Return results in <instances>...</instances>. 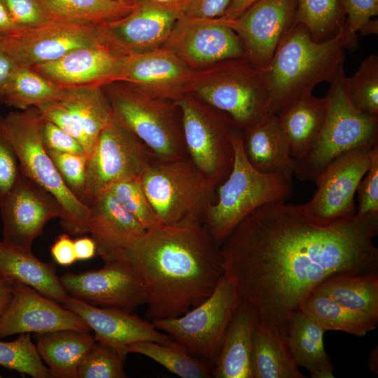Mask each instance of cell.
Here are the masks:
<instances>
[{
    "instance_id": "cell-51",
    "label": "cell",
    "mask_w": 378,
    "mask_h": 378,
    "mask_svg": "<svg viewBox=\"0 0 378 378\" xmlns=\"http://www.w3.org/2000/svg\"><path fill=\"white\" fill-rule=\"evenodd\" d=\"M18 66L20 64L5 38L0 37V104H3L8 81Z\"/></svg>"
},
{
    "instance_id": "cell-14",
    "label": "cell",
    "mask_w": 378,
    "mask_h": 378,
    "mask_svg": "<svg viewBox=\"0 0 378 378\" xmlns=\"http://www.w3.org/2000/svg\"><path fill=\"white\" fill-rule=\"evenodd\" d=\"M162 46L193 69H205L230 59L246 57L238 35L215 18L181 15Z\"/></svg>"
},
{
    "instance_id": "cell-49",
    "label": "cell",
    "mask_w": 378,
    "mask_h": 378,
    "mask_svg": "<svg viewBox=\"0 0 378 378\" xmlns=\"http://www.w3.org/2000/svg\"><path fill=\"white\" fill-rule=\"evenodd\" d=\"M42 141L46 149L87 155L84 147L78 140L45 119L42 129Z\"/></svg>"
},
{
    "instance_id": "cell-29",
    "label": "cell",
    "mask_w": 378,
    "mask_h": 378,
    "mask_svg": "<svg viewBox=\"0 0 378 378\" xmlns=\"http://www.w3.org/2000/svg\"><path fill=\"white\" fill-rule=\"evenodd\" d=\"M326 330L302 311L288 318L286 342L298 367L308 370L312 378H333L334 368L323 345Z\"/></svg>"
},
{
    "instance_id": "cell-32",
    "label": "cell",
    "mask_w": 378,
    "mask_h": 378,
    "mask_svg": "<svg viewBox=\"0 0 378 378\" xmlns=\"http://www.w3.org/2000/svg\"><path fill=\"white\" fill-rule=\"evenodd\" d=\"M312 290L352 312L378 320V274L334 276Z\"/></svg>"
},
{
    "instance_id": "cell-44",
    "label": "cell",
    "mask_w": 378,
    "mask_h": 378,
    "mask_svg": "<svg viewBox=\"0 0 378 378\" xmlns=\"http://www.w3.org/2000/svg\"><path fill=\"white\" fill-rule=\"evenodd\" d=\"M20 28L38 27L55 20L43 0H1Z\"/></svg>"
},
{
    "instance_id": "cell-5",
    "label": "cell",
    "mask_w": 378,
    "mask_h": 378,
    "mask_svg": "<svg viewBox=\"0 0 378 378\" xmlns=\"http://www.w3.org/2000/svg\"><path fill=\"white\" fill-rule=\"evenodd\" d=\"M20 172L53 195L59 202L61 227L69 235L88 233L90 206L69 190L47 153L42 141L44 118L37 107L11 111L4 116Z\"/></svg>"
},
{
    "instance_id": "cell-21",
    "label": "cell",
    "mask_w": 378,
    "mask_h": 378,
    "mask_svg": "<svg viewBox=\"0 0 378 378\" xmlns=\"http://www.w3.org/2000/svg\"><path fill=\"white\" fill-rule=\"evenodd\" d=\"M137 3L128 15L100 24L105 46L125 55L163 46L181 16V10L148 1Z\"/></svg>"
},
{
    "instance_id": "cell-19",
    "label": "cell",
    "mask_w": 378,
    "mask_h": 378,
    "mask_svg": "<svg viewBox=\"0 0 378 378\" xmlns=\"http://www.w3.org/2000/svg\"><path fill=\"white\" fill-rule=\"evenodd\" d=\"M100 24L53 20L4 38L20 66H32L82 47L104 45Z\"/></svg>"
},
{
    "instance_id": "cell-20",
    "label": "cell",
    "mask_w": 378,
    "mask_h": 378,
    "mask_svg": "<svg viewBox=\"0 0 378 378\" xmlns=\"http://www.w3.org/2000/svg\"><path fill=\"white\" fill-rule=\"evenodd\" d=\"M13 286L11 301L0 318V339L22 333L91 331L80 317L57 302L24 284L14 282Z\"/></svg>"
},
{
    "instance_id": "cell-25",
    "label": "cell",
    "mask_w": 378,
    "mask_h": 378,
    "mask_svg": "<svg viewBox=\"0 0 378 378\" xmlns=\"http://www.w3.org/2000/svg\"><path fill=\"white\" fill-rule=\"evenodd\" d=\"M258 320L253 307L242 300L233 313L225 330L214 363L213 377L252 378V337Z\"/></svg>"
},
{
    "instance_id": "cell-23",
    "label": "cell",
    "mask_w": 378,
    "mask_h": 378,
    "mask_svg": "<svg viewBox=\"0 0 378 378\" xmlns=\"http://www.w3.org/2000/svg\"><path fill=\"white\" fill-rule=\"evenodd\" d=\"M125 55L104 45L85 46L31 67L62 89L102 87L118 80Z\"/></svg>"
},
{
    "instance_id": "cell-18",
    "label": "cell",
    "mask_w": 378,
    "mask_h": 378,
    "mask_svg": "<svg viewBox=\"0 0 378 378\" xmlns=\"http://www.w3.org/2000/svg\"><path fill=\"white\" fill-rule=\"evenodd\" d=\"M374 146H360L340 155L317 175L314 179L317 190L303 204L307 211L323 220L356 214L354 195L370 165Z\"/></svg>"
},
{
    "instance_id": "cell-6",
    "label": "cell",
    "mask_w": 378,
    "mask_h": 378,
    "mask_svg": "<svg viewBox=\"0 0 378 378\" xmlns=\"http://www.w3.org/2000/svg\"><path fill=\"white\" fill-rule=\"evenodd\" d=\"M346 78L342 66L329 83L326 118L315 144L306 156L293 159V176L301 181L314 180L333 160L350 150L378 143V117L354 106Z\"/></svg>"
},
{
    "instance_id": "cell-4",
    "label": "cell",
    "mask_w": 378,
    "mask_h": 378,
    "mask_svg": "<svg viewBox=\"0 0 378 378\" xmlns=\"http://www.w3.org/2000/svg\"><path fill=\"white\" fill-rule=\"evenodd\" d=\"M234 158L227 178L216 189V200L205 214V223L219 246L233 229L257 208L286 201L293 190V176L255 169L243 150L241 130L232 136Z\"/></svg>"
},
{
    "instance_id": "cell-46",
    "label": "cell",
    "mask_w": 378,
    "mask_h": 378,
    "mask_svg": "<svg viewBox=\"0 0 378 378\" xmlns=\"http://www.w3.org/2000/svg\"><path fill=\"white\" fill-rule=\"evenodd\" d=\"M19 174L17 153L8 134L4 116L0 115V200L13 186Z\"/></svg>"
},
{
    "instance_id": "cell-10",
    "label": "cell",
    "mask_w": 378,
    "mask_h": 378,
    "mask_svg": "<svg viewBox=\"0 0 378 378\" xmlns=\"http://www.w3.org/2000/svg\"><path fill=\"white\" fill-rule=\"evenodd\" d=\"M174 102L181 114L188 158L216 190L233 166L232 136L237 127L227 114L192 94Z\"/></svg>"
},
{
    "instance_id": "cell-24",
    "label": "cell",
    "mask_w": 378,
    "mask_h": 378,
    "mask_svg": "<svg viewBox=\"0 0 378 378\" xmlns=\"http://www.w3.org/2000/svg\"><path fill=\"white\" fill-rule=\"evenodd\" d=\"M88 233L100 257L123 246L146 230L118 201L108 189L97 195L90 204Z\"/></svg>"
},
{
    "instance_id": "cell-45",
    "label": "cell",
    "mask_w": 378,
    "mask_h": 378,
    "mask_svg": "<svg viewBox=\"0 0 378 378\" xmlns=\"http://www.w3.org/2000/svg\"><path fill=\"white\" fill-rule=\"evenodd\" d=\"M37 108L45 120L52 122L78 140L84 147L88 158L92 146L79 122L59 100L45 103Z\"/></svg>"
},
{
    "instance_id": "cell-30",
    "label": "cell",
    "mask_w": 378,
    "mask_h": 378,
    "mask_svg": "<svg viewBox=\"0 0 378 378\" xmlns=\"http://www.w3.org/2000/svg\"><path fill=\"white\" fill-rule=\"evenodd\" d=\"M95 342L89 332L64 330L40 334L36 349L54 378H78V365Z\"/></svg>"
},
{
    "instance_id": "cell-17",
    "label": "cell",
    "mask_w": 378,
    "mask_h": 378,
    "mask_svg": "<svg viewBox=\"0 0 378 378\" xmlns=\"http://www.w3.org/2000/svg\"><path fill=\"white\" fill-rule=\"evenodd\" d=\"M296 6V0H258L234 19H215L238 35L248 59L264 71L293 22Z\"/></svg>"
},
{
    "instance_id": "cell-35",
    "label": "cell",
    "mask_w": 378,
    "mask_h": 378,
    "mask_svg": "<svg viewBox=\"0 0 378 378\" xmlns=\"http://www.w3.org/2000/svg\"><path fill=\"white\" fill-rule=\"evenodd\" d=\"M64 89L31 66H18L7 85L3 104L18 110L60 100Z\"/></svg>"
},
{
    "instance_id": "cell-47",
    "label": "cell",
    "mask_w": 378,
    "mask_h": 378,
    "mask_svg": "<svg viewBox=\"0 0 378 378\" xmlns=\"http://www.w3.org/2000/svg\"><path fill=\"white\" fill-rule=\"evenodd\" d=\"M370 157V165L356 190L358 195L357 214L360 215L378 212V143L372 148Z\"/></svg>"
},
{
    "instance_id": "cell-53",
    "label": "cell",
    "mask_w": 378,
    "mask_h": 378,
    "mask_svg": "<svg viewBox=\"0 0 378 378\" xmlns=\"http://www.w3.org/2000/svg\"><path fill=\"white\" fill-rule=\"evenodd\" d=\"M75 253L77 260H86L94 257L97 247L92 237H80L74 240Z\"/></svg>"
},
{
    "instance_id": "cell-37",
    "label": "cell",
    "mask_w": 378,
    "mask_h": 378,
    "mask_svg": "<svg viewBox=\"0 0 378 378\" xmlns=\"http://www.w3.org/2000/svg\"><path fill=\"white\" fill-rule=\"evenodd\" d=\"M126 351L127 354L136 353L146 356L182 378L213 377L211 363L204 359L194 357L174 340L169 344L155 342H135L130 344Z\"/></svg>"
},
{
    "instance_id": "cell-33",
    "label": "cell",
    "mask_w": 378,
    "mask_h": 378,
    "mask_svg": "<svg viewBox=\"0 0 378 378\" xmlns=\"http://www.w3.org/2000/svg\"><path fill=\"white\" fill-rule=\"evenodd\" d=\"M298 309L326 330H339L358 337L374 330L378 323V320L352 312L313 290L301 301Z\"/></svg>"
},
{
    "instance_id": "cell-56",
    "label": "cell",
    "mask_w": 378,
    "mask_h": 378,
    "mask_svg": "<svg viewBox=\"0 0 378 378\" xmlns=\"http://www.w3.org/2000/svg\"><path fill=\"white\" fill-rule=\"evenodd\" d=\"M13 283L0 277V318L7 310L13 296Z\"/></svg>"
},
{
    "instance_id": "cell-55",
    "label": "cell",
    "mask_w": 378,
    "mask_h": 378,
    "mask_svg": "<svg viewBox=\"0 0 378 378\" xmlns=\"http://www.w3.org/2000/svg\"><path fill=\"white\" fill-rule=\"evenodd\" d=\"M258 0H230L224 14L220 17L225 20L234 19Z\"/></svg>"
},
{
    "instance_id": "cell-26",
    "label": "cell",
    "mask_w": 378,
    "mask_h": 378,
    "mask_svg": "<svg viewBox=\"0 0 378 378\" xmlns=\"http://www.w3.org/2000/svg\"><path fill=\"white\" fill-rule=\"evenodd\" d=\"M241 133L245 155L255 169L266 174L293 176L294 160L276 114H270L261 122L241 130Z\"/></svg>"
},
{
    "instance_id": "cell-7",
    "label": "cell",
    "mask_w": 378,
    "mask_h": 378,
    "mask_svg": "<svg viewBox=\"0 0 378 378\" xmlns=\"http://www.w3.org/2000/svg\"><path fill=\"white\" fill-rule=\"evenodd\" d=\"M113 118L162 160L188 157L181 114L174 102L154 97L137 86L115 81L102 86Z\"/></svg>"
},
{
    "instance_id": "cell-31",
    "label": "cell",
    "mask_w": 378,
    "mask_h": 378,
    "mask_svg": "<svg viewBox=\"0 0 378 378\" xmlns=\"http://www.w3.org/2000/svg\"><path fill=\"white\" fill-rule=\"evenodd\" d=\"M252 378H304L288 348L286 340L258 320L253 332Z\"/></svg>"
},
{
    "instance_id": "cell-48",
    "label": "cell",
    "mask_w": 378,
    "mask_h": 378,
    "mask_svg": "<svg viewBox=\"0 0 378 378\" xmlns=\"http://www.w3.org/2000/svg\"><path fill=\"white\" fill-rule=\"evenodd\" d=\"M346 15L344 24L354 38L370 20L378 15V0H339Z\"/></svg>"
},
{
    "instance_id": "cell-3",
    "label": "cell",
    "mask_w": 378,
    "mask_h": 378,
    "mask_svg": "<svg viewBox=\"0 0 378 378\" xmlns=\"http://www.w3.org/2000/svg\"><path fill=\"white\" fill-rule=\"evenodd\" d=\"M356 45L344 24L335 36L318 42L304 25L293 22L264 70L271 113L312 94L318 84L330 83L344 66L345 49Z\"/></svg>"
},
{
    "instance_id": "cell-58",
    "label": "cell",
    "mask_w": 378,
    "mask_h": 378,
    "mask_svg": "<svg viewBox=\"0 0 378 378\" xmlns=\"http://www.w3.org/2000/svg\"><path fill=\"white\" fill-rule=\"evenodd\" d=\"M135 1H148L160 5L175 6L179 8L182 13L186 0H135Z\"/></svg>"
},
{
    "instance_id": "cell-59",
    "label": "cell",
    "mask_w": 378,
    "mask_h": 378,
    "mask_svg": "<svg viewBox=\"0 0 378 378\" xmlns=\"http://www.w3.org/2000/svg\"><path fill=\"white\" fill-rule=\"evenodd\" d=\"M378 31L377 20H370L360 31V34L363 36L368 34H377Z\"/></svg>"
},
{
    "instance_id": "cell-60",
    "label": "cell",
    "mask_w": 378,
    "mask_h": 378,
    "mask_svg": "<svg viewBox=\"0 0 378 378\" xmlns=\"http://www.w3.org/2000/svg\"><path fill=\"white\" fill-rule=\"evenodd\" d=\"M120 1H135V0H120Z\"/></svg>"
},
{
    "instance_id": "cell-28",
    "label": "cell",
    "mask_w": 378,
    "mask_h": 378,
    "mask_svg": "<svg viewBox=\"0 0 378 378\" xmlns=\"http://www.w3.org/2000/svg\"><path fill=\"white\" fill-rule=\"evenodd\" d=\"M327 98L310 94L293 102L276 113L290 156L301 159L315 144L323 125Z\"/></svg>"
},
{
    "instance_id": "cell-27",
    "label": "cell",
    "mask_w": 378,
    "mask_h": 378,
    "mask_svg": "<svg viewBox=\"0 0 378 378\" xmlns=\"http://www.w3.org/2000/svg\"><path fill=\"white\" fill-rule=\"evenodd\" d=\"M0 277L27 285L43 295L64 304L69 295L64 289L53 262H43L31 249L0 241Z\"/></svg>"
},
{
    "instance_id": "cell-1",
    "label": "cell",
    "mask_w": 378,
    "mask_h": 378,
    "mask_svg": "<svg viewBox=\"0 0 378 378\" xmlns=\"http://www.w3.org/2000/svg\"><path fill=\"white\" fill-rule=\"evenodd\" d=\"M378 212L331 220L304 205L264 204L221 243L224 274L259 321L286 340L290 314L318 284L337 275L378 274Z\"/></svg>"
},
{
    "instance_id": "cell-2",
    "label": "cell",
    "mask_w": 378,
    "mask_h": 378,
    "mask_svg": "<svg viewBox=\"0 0 378 378\" xmlns=\"http://www.w3.org/2000/svg\"><path fill=\"white\" fill-rule=\"evenodd\" d=\"M101 258L136 272L151 321L177 317L200 304L224 273L220 248L205 223L159 225Z\"/></svg>"
},
{
    "instance_id": "cell-43",
    "label": "cell",
    "mask_w": 378,
    "mask_h": 378,
    "mask_svg": "<svg viewBox=\"0 0 378 378\" xmlns=\"http://www.w3.org/2000/svg\"><path fill=\"white\" fill-rule=\"evenodd\" d=\"M46 150L69 190L80 202L90 206L87 192V155Z\"/></svg>"
},
{
    "instance_id": "cell-22",
    "label": "cell",
    "mask_w": 378,
    "mask_h": 378,
    "mask_svg": "<svg viewBox=\"0 0 378 378\" xmlns=\"http://www.w3.org/2000/svg\"><path fill=\"white\" fill-rule=\"evenodd\" d=\"M64 307L80 317L94 332L96 342L127 354V347L139 342L169 344L173 340L152 322L132 312L113 307H99L68 296Z\"/></svg>"
},
{
    "instance_id": "cell-16",
    "label": "cell",
    "mask_w": 378,
    "mask_h": 378,
    "mask_svg": "<svg viewBox=\"0 0 378 378\" xmlns=\"http://www.w3.org/2000/svg\"><path fill=\"white\" fill-rule=\"evenodd\" d=\"M104 262L105 264L100 269L80 273L66 272L59 276L65 291L70 296L94 306L130 312L146 304V288L136 272L118 260Z\"/></svg>"
},
{
    "instance_id": "cell-9",
    "label": "cell",
    "mask_w": 378,
    "mask_h": 378,
    "mask_svg": "<svg viewBox=\"0 0 378 378\" xmlns=\"http://www.w3.org/2000/svg\"><path fill=\"white\" fill-rule=\"evenodd\" d=\"M141 180L156 217L162 225L205 223L216 190L186 157L173 160L155 159Z\"/></svg>"
},
{
    "instance_id": "cell-11",
    "label": "cell",
    "mask_w": 378,
    "mask_h": 378,
    "mask_svg": "<svg viewBox=\"0 0 378 378\" xmlns=\"http://www.w3.org/2000/svg\"><path fill=\"white\" fill-rule=\"evenodd\" d=\"M241 301L233 281L223 273L213 293L200 304L179 316L151 322L190 354L214 366L229 322Z\"/></svg>"
},
{
    "instance_id": "cell-8",
    "label": "cell",
    "mask_w": 378,
    "mask_h": 378,
    "mask_svg": "<svg viewBox=\"0 0 378 378\" xmlns=\"http://www.w3.org/2000/svg\"><path fill=\"white\" fill-rule=\"evenodd\" d=\"M190 94L227 114L240 130L272 114L264 71L247 57L227 59L203 69Z\"/></svg>"
},
{
    "instance_id": "cell-52",
    "label": "cell",
    "mask_w": 378,
    "mask_h": 378,
    "mask_svg": "<svg viewBox=\"0 0 378 378\" xmlns=\"http://www.w3.org/2000/svg\"><path fill=\"white\" fill-rule=\"evenodd\" d=\"M54 260L62 266H69L76 261L74 240L66 232L59 234L50 248Z\"/></svg>"
},
{
    "instance_id": "cell-39",
    "label": "cell",
    "mask_w": 378,
    "mask_h": 378,
    "mask_svg": "<svg viewBox=\"0 0 378 378\" xmlns=\"http://www.w3.org/2000/svg\"><path fill=\"white\" fill-rule=\"evenodd\" d=\"M346 90L354 106L361 112L378 117V55L363 59L358 69L346 78Z\"/></svg>"
},
{
    "instance_id": "cell-36",
    "label": "cell",
    "mask_w": 378,
    "mask_h": 378,
    "mask_svg": "<svg viewBox=\"0 0 378 378\" xmlns=\"http://www.w3.org/2000/svg\"><path fill=\"white\" fill-rule=\"evenodd\" d=\"M55 20L99 24L121 18L138 6L120 0H43Z\"/></svg>"
},
{
    "instance_id": "cell-15",
    "label": "cell",
    "mask_w": 378,
    "mask_h": 378,
    "mask_svg": "<svg viewBox=\"0 0 378 378\" xmlns=\"http://www.w3.org/2000/svg\"><path fill=\"white\" fill-rule=\"evenodd\" d=\"M202 71L190 68L161 46L125 55L117 81L132 83L154 97L175 102L191 93Z\"/></svg>"
},
{
    "instance_id": "cell-61",
    "label": "cell",
    "mask_w": 378,
    "mask_h": 378,
    "mask_svg": "<svg viewBox=\"0 0 378 378\" xmlns=\"http://www.w3.org/2000/svg\"><path fill=\"white\" fill-rule=\"evenodd\" d=\"M1 377H1V376H0V378H1Z\"/></svg>"
},
{
    "instance_id": "cell-41",
    "label": "cell",
    "mask_w": 378,
    "mask_h": 378,
    "mask_svg": "<svg viewBox=\"0 0 378 378\" xmlns=\"http://www.w3.org/2000/svg\"><path fill=\"white\" fill-rule=\"evenodd\" d=\"M107 189L146 230L161 225L147 197L140 176L118 181Z\"/></svg>"
},
{
    "instance_id": "cell-57",
    "label": "cell",
    "mask_w": 378,
    "mask_h": 378,
    "mask_svg": "<svg viewBox=\"0 0 378 378\" xmlns=\"http://www.w3.org/2000/svg\"><path fill=\"white\" fill-rule=\"evenodd\" d=\"M368 365L370 370L378 374V348L376 346L369 353Z\"/></svg>"
},
{
    "instance_id": "cell-50",
    "label": "cell",
    "mask_w": 378,
    "mask_h": 378,
    "mask_svg": "<svg viewBox=\"0 0 378 378\" xmlns=\"http://www.w3.org/2000/svg\"><path fill=\"white\" fill-rule=\"evenodd\" d=\"M230 2V0H186L181 15L205 19L220 18Z\"/></svg>"
},
{
    "instance_id": "cell-40",
    "label": "cell",
    "mask_w": 378,
    "mask_h": 378,
    "mask_svg": "<svg viewBox=\"0 0 378 378\" xmlns=\"http://www.w3.org/2000/svg\"><path fill=\"white\" fill-rule=\"evenodd\" d=\"M0 365L33 378L52 377L50 369L45 365L30 333H22L11 342L0 341Z\"/></svg>"
},
{
    "instance_id": "cell-38",
    "label": "cell",
    "mask_w": 378,
    "mask_h": 378,
    "mask_svg": "<svg viewBox=\"0 0 378 378\" xmlns=\"http://www.w3.org/2000/svg\"><path fill=\"white\" fill-rule=\"evenodd\" d=\"M293 22L304 25L313 39L324 41L335 36L345 22L339 0H296Z\"/></svg>"
},
{
    "instance_id": "cell-34",
    "label": "cell",
    "mask_w": 378,
    "mask_h": 378,
    "mask_svg": "<svg viewBox=\"0 0 378 378\" xmlns=\"http://www.w3.org/2000/svg\"><path fill=\"white\" fill-rule=\"evenodd\" d=\"M59 101L79 122L93 148L99 134L113 117L102 87L64 89Z\"/></svg>"
},
{
    "instance_id": "cell-42",
    "label": "cell",
    "mask_w": 378,
    "mask_h": 378,
    "mask_svg": "<svg viewBox=\"0 0 378 378\" xmlns=\"http://www.w3.org/2000/svg\"><path fill=\"white\" fill-rule=\"evenodd\" d=\"M127 354L96 342L78 368V378H124Z\"/></svg>"
},
{
    "instance_id": "cell-12",
    "label": "cell",
    "mask_w": 378,
    "mask_h": 378,
    "mask_svg": "<svg viewBox=\"0 0 378 378\" xmlns=\"http://www.w3.org/2000/svg\"><path fill=\"white\" fill-rule=\"evenodd\" d=\"M158 158L134 134L113 117L99 134L88 157L87 192L93 199L113 183L141 176Z\"/></svg>"
},
{
    "instance_id": "cell-13",
    "label": "cell",
    "mask_w": 378,
    "mask_h": 378,
    "mask_svg": "<svg viewBox=\"0 0 378 378\" xmlns=\"http://www.w3.org/2000/svg\"><path fill=\"white\" fill-rule=\"evenodd\" d=\"M2 241L31 249L50 220L60 218L61 207L49 192L20 174L13 186L0 200Z\"/></svg>"
},
{
    "instance_id": "cell-54",
    "label": "cell",
    "mask_w": 378,
    "mask_h": 378,
    "mask_svg": "<svg viewBox=\"0 0 378 378\" xmlns=\"http://www.w3.org/2000/svg\"><path fill=\"white\" fill-rule=\"evenodd\" d=\"M22 29L14 22L4 4L0 0V37H10Z\"/></svg>"
}]
</instances>
